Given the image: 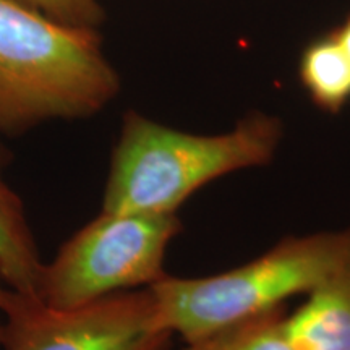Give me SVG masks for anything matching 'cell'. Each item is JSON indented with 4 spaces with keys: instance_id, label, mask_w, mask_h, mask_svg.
<instances>
[{
    "instance_id": "1",
    "label": "cell",
    "mask_w": 350,
    "mask_h": 350,
    "mask_svg": "<svg viewBox=\"0 0 350 350\" xmlns=\"http://www.w3.org/2000/svg\"><path fill=\"white\" fill-rule=\"evenodd\" d=\"M282 138V120L260 111L217 135L175 130L129 111L112 152L100 211L177 214L208 183L273 163Z\"/></svg>"
},
{
    "instance_id": "2",
    "label": "cell",
    "mask_w": 350,
    "mask_h": 350,
    "mask_svg": "<svg viewBox=\"0 0 350 350\" xmlns=\"http://www.w3.org/2000/svg\"><path fill=\"white\" fill-rule=\"evenodd\" d=\"M120 91L96 28L60 23L34 8L0 0V131L86 119Z\"/></svg>"
},
{
    "instance_id": "3",
    "label": "cell",
    "mask_w": 350,
    "mask_h": 350,
    "mask_svg": "<svg viewBox=\"0 0 350 350\" xmlns=\"http://www.w3.org/2000/svg\"><path fill=\"white\" fill-rule=\"evenodd\" d=\"M350 253V227L288 235L260 256L204 278L165 274L150 286L159 325L191 342L306 295Z\"/></svg>"
},
{
    "instance_id": "4",
    "label": "cell",
    "mask_w": 350,
    "mask_h": 350,
    "mask_svg": "<svg viewBox=\"0 0 350 350\" xmlns=\"http://www.w3.org/2000/svg\"><path fill=\"white\" fill-rule=\"evenodd\" d=\"M180 230L177 214L100 211L44 262L38 297L52 308L73 310L150 287L165 275V255Z\"/></svg>"
},
{
    "instance_id": "5",
    "label": "cell",
    "mask_w": 350,
    "mask_h": 350,
    "mask_svg": "<svg viewBox=\"0 0 350 350\" xmlns=\"http://www.w3.org/2000/svg\"><path fill=\"white\" fill-rule=\"evenodd\" d=\"M151 288L120 292L73 310L12 291L3 308L5 350H169Z\"/></svg>"
},
{
    "instance_id": "6",
    "label": "cell",
    "mask_w": 350,
    "mask_h": 350,
    "mask_svg": "<svg viewBox=\"0 0 350 350\" xmlns=\"http://www.w3.org/2000/svg\"><path fill=\"white\" fill-rule=\"evenodd\" d=\"M295 350H350V253L287 314Z\"/></svg>"
},
{
    "instance_id": "7",
    "label": "cell",
    "mask_w": 350,
    "mask_h": 350,
    "mask_svg": "<svg viewBox=\"0 0 350 350\" xmlns=\"http://www.w3.org/2000/svg\"><path fill=\"white\" fill-rule=\"evenodd\" d=\"M5 164L7 152L0 143V274L12 291L38 297L44 261L23 201L5 178Z\"/></svg>"
},
{
    "instance_id": "8",
    "label": "cell",
    "mask_w": 350,
    "mask_h": 350,
    "mask_svg": "<svg viewBox=\"0 0 350 350\" xmlns=\"http://www.w3.org/2000/svg\"><path fill=\"white\" fill-rule=\"evenodd\" d=\"M301 86L321 111L338 113L350 103V57L334 33L314 39L299 60Z\"/></svg>"
},
{
    "instance_id": "9",
    "label": "cell",
    "mask_w": 350,
    "mask_h": 350,
    "mask_svg": "<svg viewBox=\"0 0 350 350\" xmlns=\"http://www.w3.org/2000/svg\"><path fill=\"white\" fill-rule=\"evenodd\" d=\"M287 305L227 325L182 350H295L287 336Z\"/></svg>"
},
{
    "instance_id": "10",
    "label": "cell",
    "mask_w": 350,
    "mask_h": 350,
    "mask_svg": "<svg viewBox=\"0 0 350 350\" xmlns=\"http://www.w3.org/2000/svg\"><path fill=\"white\" fill-rule=\"evenodd\" d=\"M60 23L98 28L103 23V8L96 0H16Z\"/></svg>"
},
{
    "instance_id": "11",
    "label": "cell",
    "mask_w": 350,
    "mask_h": 350,
    "mask_svg": "<svg viewBox=\"0 0 350 350\" xmlns=\"http://www.w3.org/2000/svg\"><path fill=\"white\" fill-rule=\"evenodd\" d=\"M332 33H334V36L338 38L342 49L347 52V55L350 57V15L345 18V21L339 26V28L332 29Z\"/></svg>"
},
{
    "instance_id": "12",
    "label": "cell",
    "mask_w": 350,
    "mask_h": 350,
    "mask_svg": "<svg viewBox=\"0 0 350 350\" xmlns=\"http://www.w3.org/2000/svg\"><path fill=\"white\" fill-rule=\"evenodd\" d=\"M12 288L3 281L2 274H0V344H2V336H3V308H5L8 297H10Z\"/></svg>"
}]
</instances>
